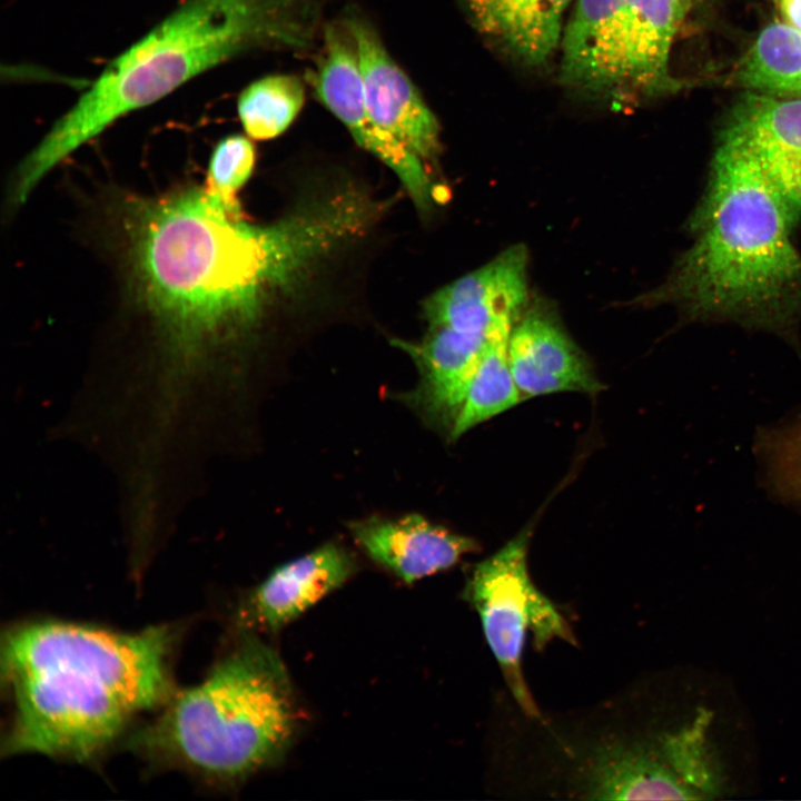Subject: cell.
Segmentation results:
<instances>
[{
    "mask_svg": "<svg viewBox=\"0 0 801 801\" xmlns=\"http://www.w3.org/2000/svg\"><path fill=\"white\" fill-rule=\"evenodd\" d=\"M513 327L502 326L488 337L464 406L448 434L452 441L524 398L510 365L508 343Z\"/></svg>",
    "mask_w": 801,
    "mask_h": 801,
    "instance_id": "ac0fdd59",
    "label": "cell"
},
{
    "mask_svg": "<svg viewBox=\"0 0 801 801\" xmlns=\"http://www.w3.org/2000/svg\"><path fill=\"white\" fill-rule=\"evenodd\" d=\"M784 22L801 32V0H780Z\"/></svg>",
    "mask_w": 801,
    "mask_h": 801,
    "instance_id": "484cf974",
    "label": "cell"
},
{
    "mask_svg": "<svg viewBox=\"0 0 801 801\" xmlns=\"http://www.w3.org/2000/svg\"><path fill=\"white\" fill-rule=\"evenodd\" d=\"M357 46L368 112L375 123L395 137L427 167L442 151L439 122L408 76L392 58L366 19H344Z\"/></svg>",
    "mask_w": 801,
    "mask_h": 801,
    "instance_id": "9c48e42d",
    "label": "cell"
},
{
    "mask_svg": "<svg viewBox=\"0 0 801 801\" xmlns=\"http://www.w3.org/2000/svg\"><path fill=\"white\" fill-rule=\"evenodd\" d=\"M571 0H535L505 46L517 60L544 63L560 47L564 13Z\"/></svg>",
    "mask_w": 801,
    "mask_h": 801,
    "instance_id": "44dd1931",
    "label": "cell"
},
{
    "mask_svg": "<svg viewBox=\"0 0 801 801\" xmlns=\"http://www.w3.org/2000/svg\"><path fill=\"white\" fill-rule=\"evenodd\" d=\"M305 101L303 81L294 75H270L248 85L239 95L237 111L247 136L267 140L281 135Z\"/></svg>",
    "mask_w": 801,
    "mask_h": 801,
    "instance_id": "d6986e66",
    "label": "cell"
},
{
    "mask_svg": "<svg viewBox=\"0 0 801 801\" xmlns=\"http://www.w3.org/2000/svg\"><path fill=\"white\" fill-rule=\"evenodd\" d=\"M691 4L575 0L560 43V80L573 91L619 103L675 89L670 56Z\"/></svg>",
    "mask_w": 801,
    "mask_h": 801,
    "instance_id": "8992f818",
    "label": "cell"
},
{
    "mask_svg": "<svg viewBox=\"0 0 801 801\" xmlns=\"http://www.w3.org/2000/svg\"><path fill=\"white\" fill-rule=\"evenodd\" d=\"M356 571L342 545L325 544L277 567L254 591L247 619L268 631L285 626L340 585Z\"/></svg>",
    "mask_w": 801,
    "mask_h": 801,
    "instance_id": "5bb4252c",
    "label": "cell"
},
{
    "mask_svg": "<svg viewBox=\"0 0 801 801\" xmlns=\"http://www.w3.org/2000/svg\"><path fill=\"white\" fill-rule=\"evenodd\" d=\"M488 338L445 326H428L419 342L392 343L411 356L418 383L405 394L407 404L429 423L451 432L466 400Z\"/></svg>",
    "mask_w": 801,
    "mask_h": 801,
    "instance_id": "8fae6325",
    "label": "cell"
},
{
    "mask_svg": "<svg viewBox=\"0 0 801 801\" xmlns=\"http://www.w3.org/2000/svg\"><path fill=\"white\" fill-rule=\"evenodd\" d=\"M349 531L373 561L406 583L447 570L478 548L473 538L419 514L370 516L352 522Z\"/></svg>",
    "mask_w": 801,
    "mask_h": 801,
    "instance_id": "7c38bea8",
    "label": "cell"
},
{
    "mask_svg": "<svg viewBox=\"0 0 801 801\" xmlns=\"http://www.w3.org/2000/svg\"><path fill=\"white\" fill-rule=\"evenodd\" d=\"M708 716L700 713L691 724L665 734L660 751L695 799H709L723 789V773L708 738Z\"/></svg>",
    "mask_w": 801,
    "mask_h": 801,
    "instance_id": "ffe728a7",
    "label": "cell"
},
{
    "mask_svg": "<svg viewBox=\"0 0 801 801\" xmlns=\"http://www.w3.org/2000/svg\"><path fill=\"white\" fill-rule=\"evenodd\" d=\"M719 138L753 151L801 154V98L748 91L725 117Z\"/></svg>",
    "mask_w": 801,
    "mask_h": 801,
    "instance_id": "2e32d148",
    "label": "cell"
},
{
    "mask_svg": "<svg viewBox=\"0 0 801 801\" xmlns=\"http://www.w3.org/2000/svg\"><path fill=\"white\" fill-rule=\"evenodd\" d=\"M256 160L250 139L230 135L215 146L207 171L205 187L229 209L241 211L237 192L249 179Z\"/></svg>",
    "mask_w": 801,
    "mask_h": 801,
    "instance_id": "7402d4cb",
    "label": "cell"
},
{
    "mask_svg": "<svg viewBox=\"0 0 801 801\" xmlns=\"http://www.w3.org/2000/svg\"><path fill=\"white\" fill-rule=\"evenodd\" d=\"M123 218L131 295L186 360L249 330L276 293L357 230L340 198L255 225L197 185L134 199Z\"/></svg>",
    "mask_w": 801,
    "mask_h": 801,
    "instance_id": "6da1fadb",
    "label": "cell"
},
{
    "mask_svg": "<svg viewBox=\"0 0 801 801\" xmlns=\"http://www.w3.org/2000/svg\"><path fill=\"white\" fill-rule=\"evenodd\" d=\"M323 28L319 0H185L106 66L22 159L17 184L32 191L112 122L210 68L256 50L307 51Z\"/></svg>",
    "mask_w": 801,
    "mask_h": 801,
    "instance_id": "277c9868",
    "label": "cell"
},
{
    "mask_svg": "<svg viewBox=\"0 0 801 801\" xmlns=\"http://www.w3.org/2000/svg\"><path fill=\"white\" fill-rule=\"evenodd\" d=\"M753 152L789 204L794 209L801 208V154Z\"/></svg>",
    "mask_w": 801,
    "mask_h": 801,
    "instance_id": "d4e9b609",
    "label": "cell"
},
{
    "mask_svg": "<svg viewBox=\"0 0 801 801\" xmlns=\"http://www.w3.org/2000/svg\"><path fill=\"white\" fill-rule=\"evenodd\" d=\"M526 300L527 255L517 245L431 295L424 314L428 326L488 338L500 327L514 325Z\"/></svg>",
    "mask_w": 801,
    "mask_h": 801,
    "instance_id": "30bf717a",
    "label": "cell"
},
{
    "mask_svg": "<svg viewBox=\"0 0 801 801\" xmlns=\"http://www.w3.org/2000/svg\"><path fill=\"white\" fill-rule=\"evenodd\" d=\"M473 26L502 47L533 0H462Z\"/></svg>",
    "mask_w": 801,
    "mask_h": 801,
    "instance_id": "603a6c76",
    "label": "cell"
},
{
    "mask_svg": "<svg viewBox=\"0 0 801 801\" xmlns=\"http://www.w3.org/2000/svg\"><path fill=\"white\" fill-rule=\"evenodd\" d=\"M748 91L772 96H801V32L771 23L755 39L734 73Z\"/></svg>",
    "mask_w": 801,
    "mask_h": 801,
    "instance_id": "e0dca14e",
    "label": "cell"
},
{
    "mask_svg": "<svg viewBox=\"0 0 801 801\" xmlns=\"http://www.w3.org/2000/svg\"><path fill=\"white\" fill-rule=\"evenodd\" d=\"M172 641L168 626L120 633L36 622L9 630L1 642L12 705L3 753L90 759L135 714L172 696Z\"/></svg>",
    "mask_w": 801,
    "mask_h": 801,
    "instance_id": "7a4b0ae2",
    "label": "cell"
},
{
    "mask_svg": "<svg viewBox=\"0 0 801 801\" xmlns=\"http://www.w3.org/2000/svg\"><path fill=\"white\" fill-rule=\"evenodd\" d=\"M297 725L285 665L267 644L247 637L201 683L171 696L131 745L167 764L231 780L276 762Z\"/></svg>",
    "mask_w": 801,
    "mask_h": 801,
    "instance_id": "5b68a950",
    "label": "cell"
},
{
    "mask_svg": "<svg viewBox=\"0 0 801 801\" xmlns=\"http://www.w3.org/2000/svg\"><path fill=\"white\" fill-rule=\"evenodd\" d=\"M794 208L748 147L719 138L693 243L654 296L702 322H729L797 342L801 253Z\"/></svg>",
    "mask_w": 801,
    "mask_h": 801,
    "instance_id": "3957f363",
    "label": "cell"
},
{
    "mask_svg": "<svg viewBox=\"0 0 801 801\" xmlns=\"http://www.w3.org/2000/svg\"><path fill=\"white\" fill-rule=\"evenodd\" d=\"M589 765L584 789L587 799H695L660 749L606 744Z\"/></svg>",
    "mask_w": 801,
    "mask_h": 801,
    "instance_id": "9a60e30c",
    "label": "cell"
},
{
    "mask_svg": "<svg viewBox=\"0 0 801 801\" xmlns=\"http://www.w3.org/2000/svg\"><path fill=\"white\" fill-rule=\"evenodd\" d=\"M777 472L784 496L801 505V415L782 428L777 444Z\"/></svg>",
    "mask_w": 801,
    "mask_h": 801,
    "instance_id": "cb8c5ba5",
    "label": "cell"
},
{
    "mask_svg": "<svg viewBox=\"0 0 801 801\" xmlns=\"http://www.w3.org/2000/svg\"><path fill=\"white\" fill-rule=\"evenodd\" d=\"M528 532H522L475 566L465 597L479 615L487 644L506 684L522 710L538 718L540 711L522 672L526 631L542 650L554 639L576 640L567 621L532 582L527 571Z\"/></svg>",
    "mask_w": 801,
    "mask_h": 801,
    "instance_id": "52a82bcc",
    "label": "cell"
},
{
    "mask_svg": "<svg viewBox=\"0 0 801 801\" xmlns=\"http://www.w3.org/2000/svg\"><path fill=\"white\" fill-rule=\"evenodd\" d=\"M508 357L524 397L562 392L596 394L603 388L577 346L543 314L531 313L512 328Z\"/></svg>",
    "mask_w": 801,
    "mask_h": 801,
    "instance_id": "4fadbf2b",
    "label": "cell"
},
{
    "mask_svg": "<svg viewBox=\"0 0 801 801\" xmlns=\"http://www.w3.org/2000/svg\"><path fill=\"white\" fill-rule=\"evenodd\" d=\"M307 81L315 97L349 131L357 145L388 166L422 210L444 198L428 167L372 119L364 93L355 38L346 21L325 24Z\"/></svg>",
    "mask_w": 801,
    "mask_h": 801,
    "instance_id": "ba28073f",
    "label": "cell"
}]
</instances>
